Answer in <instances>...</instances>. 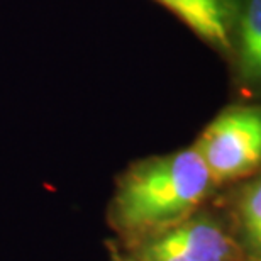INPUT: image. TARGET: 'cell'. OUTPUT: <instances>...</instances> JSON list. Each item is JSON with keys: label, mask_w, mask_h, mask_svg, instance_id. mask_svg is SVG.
<instances>
[{"label": "cell", "mask_w": 261, "mask_h": 261, "mask_svg": "<svg viewBox=\"0 0 261 261\" xmlns=\"http://www.w3.org/2000/svg\"><path fill=\"white\" fill-rule=\"evenodd\" d=\"M194 146L133 161L116 180L107 222L119 246L158 234L211 202L217 194Z\"/></svg>", "instance_id": "obj_1"}, {"label": "cell", "mask_w": 261, "mask_h": 261, "mask_svg": "<svg viewBox=\"0 0 261 261\" xmlns=\"http://www.w3.org/2000/svg\"><path fill=\"white\" fill-rule=\"evenodd\" d=\"M221 190L261 168V102L229 103L192 144Z\"/></svg>", "instance_id": "obj_2"}, {"label": "cell", "mask_w": 261, "mask_h": 261, "mask_svg": "<svg viewBox=\"0 0 261 261\" xmlns=\"http://www.w3.org/2000/svg\"><path fill=\"white\" fill-rule=\"evenodd\" d=\"M119 248L134 261H243L227 219L214 198L175 226Z\"/></svg>", "instance_id": "obj_3"}, {"label": "cell", "mask_w": 261, "mask_h": 261, "mask_svg": "<svg viewBox=\"0 0 261 261\" xmlns=\"http://www.w3.org/2000/svg\"><path fill=\"white\" fill-rule=\"evenodd\" d=\"M226 61L239 100L261 102V0H234Z\"/></svg>", "instance_id": "obj_4"}, {"label": "cell", "mask_w": 261, "mask_h": 261, "mask_svg": "<svg viewBox=\"0 0 261 261\" xmlns=\"http://www.w3.org/2000/svg\"><path fill=\"white\" fill-rule=\"evenodd\" d=\"M214 200L226 216L243 261H261V168L217 190Z\"/></svg>", "instance_id": "obj_5"}, {"label": "cell", "mask_w": 261, "mask_h": 261, "mask_svg": "<svg viewBox=\"0 0 261 261\" xmlns=\"http://www.w3.org/2000/svg\"><path fill=\"white\" fill-rule=\"evenodd\" d=\"M176 15L202 43L227 60L234 0H154Z\"/></svg>", "instance_id": "obj_6"}, {"label": "cell", "mask_w": 261, "mask_h": 261, "mask_svg": "<svg viewBox=\"0 0 261 261\" xmlns=\"http://www.w3.org/2000/svg\"><path fill=\"white\" fill-rule=\"evenodd\" d=\"M112 261H134V259L129 258L121 248H112Z\"/></svg>", "instance_id": "obj_7"}]
</instances>
